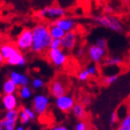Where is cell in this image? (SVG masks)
Listing matches in <instances>:
<instances>
[{
  "label": "cell",
  "mask_w": 130,
  "mask_h": 130,
  "mask_svg": "<svg viewBox=\"0 0 130 130\" xmlns=\"http://www.w3.org/2000/svg\"><path fill=\"white\" fill-rule=\"evenodd\" d=\"M34 34V44L32 50L34 53L42 54L50 48V45L53 38L49 32L48 24L40 22L32 28Z\"/></svg>",
  "instance_id": "obj_1"
},
{
  "label": "cell",
  "mask_w": 130,
  "mask_h": 130,
  "mask_svg": "<svg viewBox=\"0 0 130 130\" xmlns=\"http://www.w3.org/2000/svg\"><path fill=\"white\" fill-rule=\"evenodd\" d=\"M93 22L99 25H101L103 27H106L110 30L116 32H123V25L120 22V20L112 15H100V16H94L92 18Z\"/></svg>",
  "instance_id": "obj_2"
},
{
  "label": "cell",
  "mask_w": 130,
  "mask_h": 130,
  "mask_svg": "<svg viewBox=\"0 0 130 130\" xmlns=\"http://www.w3.org/2000/svg\"><path fill=\"white\" fill-rule=\"evenodd\" d=\"M66 14V11L63 8L57 5L49 6L46 8L39 9L35 12V16L38 19L42 20H51L52 22H54L56 20H59L60 18H63Z\"/></svg>",
  "instance_id": "obj_3"
},
{
  "label": "cell",
  "mask_w": 130,
  "mask_h": 130,
  "mask_svg": "<svg viewBox=\"0 0 130 130\" xmlns=\"http://www.w3.org/2000/svg\"><path fill=\"white\" fill-rule=\"evenodd\" d=\"M15 45L21 51H28L32 49L34 44V34L32 29L24 28L21 31L19 35H17Z\"/></svg>",
  "instance_id": "obj_4"
},
{
  "label": "cell",
  "mask_w": 130,
  "mask_h": 130,
  "mask_svg": "<svg viewBox=\"0 0 130 130\" xmlns=\"http://www.w3.org/2000/svg\"><path fill=\"white\" fill-rule=\"evenodd\" d=\"M68 89H69L68 81L62 76L56 77L49 83L48 91L50 95L56 100L64 95H67Z\"/></svg>",
  "instance_id": "obj_5"
},
{
  "label": "cell",
  "mask_w": 130,
  "mask_h": 130,
  "mask_svg": "<svg viewBox=\"0 0 130 130\" xmlns=\"http://www.w3.org/2000/svg\"><path fill=\"white\" fill-rule=\"evenodd\" d=\"M46 59L53 66L57 68L63 67L68 60V57L63 49H48L46 52Z\"/></svg>",
  "instance_id": "obj_6"
},
{
  "label": "cell",
  "mask_w": 130,
  "mask_h": 130,
  "mask_svg": "<svg viewBox=\"0 0 130 130\" xmlns=\"http://www.w3.org/2000/svg\"><path fill=\"white\" fill-rule=\"evenodd\" d=\"M32 110L38 115H43L46 112L49 107V98L44 94L35 96L32 100Z\"/></svg>",
  "instance_id": "obj_7"
},
{
  "label": "cell",
  "mask_w": 130,
  "mask_h": 130,
  "mask_svg": "<svg viewBox=\"0 0 130 130\" xmlns=\"http://www.w3.org/2000/svg\"><path fill=\"white\" fill-rule=\"evenodd\" d=\"M87 55H88L89 60L93 63H95V64L101 63L103 61V60L107 57L106 56L107 55V50L98 46L97 45H91L87 48Z\"/></svg>",
  "instance_id": "obj_8"
},
{
  "label": "cell",
  "mask_w": 130,
  "mask_h": 130,
  "mask_svg": "<svg viewBox=\"0 0 130 130\" xmlns=\"http://www.w3.org/2000/svg\"><path fill=\"white\" fill-rule=\"evenodd\" d=\"M55 105L58 110H60L62 112H69L72 111L73 106L75 105V101L73 96L64 95L62 97L59 98L55 101Z\"/></svg>",
  "instance_id": "obj_9"
},
{
  "label": "cell",
  "mask_w": 130,
  "mask_h": 130,
  "mask_svg": "<svg viewBox=\"0 0 130 130\" xmlns=\"http://www.w3.org/2000/svg\"><path fill=\"white\" fill-rule=\"evenodd\" d=\"M61 42V49L64 51H71L73 50L77 43V34L76 31H71L65 34V35L60 39Z\"/></svg>",
  "instance_id": "obj_10"
},
{
  "label": "cell",
  "mask_w": 130,
  "mask_h": 130,
  "mask_svg": "<svg viewBox=\"0 0 130 130\" xmlns=\"http://www.w3.org/2000/svg\"><path fill=\"white\" fill-rule=\"evenodd\" d=\"M22 52L18 47L16 46L15 43H10V42H7L1 45L0 46V55H2L5 60H8L11 57H13L14 55L17 53Z\"/></svg>",
  "instance_id": "obj_11"
},
{
  "label": "cell",
  "mask_w": 130,
  "mask_h": 130,
  "mask_svg": "<svg viewBox=\"0 0 130 130\" xmlns=\"http://www.w3.org/2000/svg\"><path fill=\"white\" fill-rule=\"evenodd\" d=\"M2 106L5 111H12V110H17L19 101H18V97L16 94L12 95H3L2 97Z\"/></svg>",
  "instance_id": "obj_12"
},
{
  "label": "cell",
  "mask_w": 130,
  "mask_h": 130,
  "mask_svg": "<svg viewBox=\"0 0 130 130\" xmlns=\"http://www.w3.org/2000/svg\"><path fill=\"white\" fill-rule=\"evenodd\" d=\"M55 25H57L58 27H60V29H62L65 32H71L73 31L76 26L75 21L72 18H67V17H63L59 20H56L54 22H52Z\"/></svg>",
  "instance_id": "obj_13"
},
{
  "label": "cell",
  "mask_w": 130,
  "mask_h": 130,
  "mask_svg": "<svg viewBox=\"0 0 130 130\" xmlns=\"http://www.w3.org/2000/svg\"><path fill=\"white\" fill-rule=\"evenodd\" d=\"M8 78L12 80L19 87L28 86L29 83H30V79L26 74H22V73H20L18 72H11L9 73Z\"/></svg>",
  "instance_id": "obj_14"
},
{
  "label": "cell",
  "mask_w": 130,
  "mask_h": 130,
  "mask_svg": "<svg viewBox=\"0 0 130 130\" xmlns=\"http://www.w3.org/2000/svg\"><path fill=\"white\" fill-rule=\"evenodd\" d=\"M19 90V87L9 78L6 79L2 87V91L4 95H12Z\"/></svg>",
  "instance_id": "obj_15"
},
{
  "label": "cell",
  "mask_w": 130,
  "mask_h": 130,
  "mask_svg": "<svg viewBox=\"0 0 130 130\" xmlns=\"http://www.w3.org/2000/svg\"><path fill=\"white\" fill-rule=\"evenodd\" d=\"M6 63L10 66H23L26 64V58L23 56L22 52H19L8 60H6Z\"/></svg>",
  "instance_id": "obj_16"
},
{
  "label": "cell",
  "mask_w": 130,
  "mask_h": 130,
  "mask_svg": "<svg viewBox=\"0 0 130 130\" xmlns=\"http://www.w3.org/2000/svg\"><path fill=\"white\" fill-rule=\"evenodd\" d=\"M72 112H73V116L75 117V118H77V119H79L80 121H83L86 118V116H87L85 106L82 103H79V102L75 103V105L73 106Z\"/></svg>",
  "instance_id": "obj_17"
},
{
  "label": "cell",
  "mask_w": 130,
  "mask_h": 130,
  "mask_svg": "<svg viewBox=\"0 0 130 130\" xmlns=\"http://www.w3.org/2000/svg\"><path fill=\"white\" fill-rule=\"evenodd\" d=\"M123 63V59L118 56H107L101 62L104 67H112V66H118Z\"/></svg>",
  "instance_id": "obj_18"
},
{
  "label": "cell",
  "mask_w": 130,
  "mask_h": 130,
  "mask_svg": "<svg viewBox=\"0 0 130 130\" xmlns=\"http://www.w3.org/2000/svg\"><path fill=\"white\" fill-rule=\"evenodd\" d=\"M48 28L50 35H51V37L53 39H61L65 35V34H66L62 29L58 27L57 25H55L52 22H50L48 23Z\"/></svg>",
  "instance_id": "obj_19"
},
{
  "label": "cell",
  "mask_w": 130,
  "mask_h": 130,
  "mask_svg": "<svg viewBox=\"0 0 130 130\" xmlns=\"http://www.w3.org/2000/svg\"><path fill=\"white\" fill-rule=\"evenodd\" d=\"M32 89L29 86H25V87H19V90H18V94H19V97L22 99V100H28L32 97Z\"/></svg>",
  "instance_id": "obj_20"
},
{
  "label": "cell",
  "mask_w": 130,
  "mask_h": 130,
  "mask_svg": "<svg viewBox=\"0 0 130 130\" xmlns=\"http://www.w3.org/2000/svg\"><path fill=\"white\" fill-rule=\"evenodd\" d=\"M19 115H20V110H12V111H6L3 119L17 122L19 120Z\"/></svg>",
  "instance_id": "obj_21"
},
{
  "label": "cell",
  "mask_w": 130,
  "mask_h": 130,
  "mask_svg": "<svg viewBox=\"0 0 130 130\" xmlns=\"http://www.w3.org/2000/svg\"><path fill=\"white\" fill-rule=\"evenodd\" d=\"M0 126L4 128V130H16L17 122L2 119L0 121Z\"/></svg>",
  "instance_id": "obj_22"
},
{
  "label": "cell",
  "mask_w": 130,
  "mask_h": 130,
  "mask_svg": "<svg viewBox=\"0 0 130 130\" xmlns=\"http://www.w3.org/2000/svg\"><path fill=\"white\" fill-rule=\"evenodd\" d=\"M118 78H119V75H118L117 73H115V74H111V75H107L102 79V83L104 86H107V87H108V86H111V85H112L113 83H115V82L118 80Z\"/></svg>",
  "instance_id": "obj_23"
},
{
  "label": "cell",
  "mask_w": 130,
  "mask_h": 130,
  "mask_svg": "<svg viewBox=\"0 0 130 130\" xmlns=\"http://www.w3.org/2000/svg\"><path fill=\"white\" fill-rule=\"evenodd\" d=\"M19 121L21 123V125H27L28 123L30 122L31 119L29 118L27 114L25 113L24 111H22V109H20V115H19Z\"/></svg>",
  "instance_id": "obj_24"
},
{
  "label": "cell",
  "mask_w": 130,
  "mask_h": 130,
  "mask_svg": "<svg viewBox=\"0 0 130 130\" xmlns=\"http://www.w3.org/2000/svg\"><path fill=\"white\" fill-rule=\"evenodd\" d=\"M89 77H90L89 73L87 72V69H84V70L80 71V72L77 73V79H78L79 81H81V82L87 81Z\"/></svg>",
  "instance_id": "obj_25"
},
{
  "label": "cell",
  "mask_w": 130,
  "mask_h": 130,
  "mask_svg": "<svg viewBox=\"0 0 130 130\" xmlns=\"http://www.w3.org/2000/svg\"><path fill=\"white\" fill-rule=\"evenodd\" d=\"M32 86L35 89H40L45 86V83H44L43 79L38 78V77H35V78L32 79Z\"/></svg>",
  "instance_id": "obj_26"
},
{
  "label": "cell",
  "mask_w": 130,
  "mask_h": 130,
  "mask_svg": "<svg viewBox=\"0 0 130 130\" xmlns=\"http://www.w3.org/2000/svg\"><path fill=\"white\" fill-rule=\"evenodd\" d=\"M21 109L24 111L25 113L27 114L31 120H32V121H34V120H35V118H36V113H35V111H34L32 109L29 108V107H26V106H22Z\"/></svg>",
  "instance_id": "obj_27"
},
{
  "label": "cell",
  "mask_w": 130,
  "mask_h": 130,
  "mask_svg": "<svg viewBox=\"0 0 130 130\" xmlns=\"http://www.w3.org/2000/svg\"><path fill=\"white\" fill-rule=\"evenodd\" d=\"M86 69H87V72L89 73L90 77H91V76H92V77H93V76H97L98 73H99V69H98L97 65H96L95 63L88 65V66H87Z\"/></svg>",
  "instance_id": "obj_28"
},
{
  "label": "cell",
  "mask_w": 130,
  "mask_h": 130,
  "mask_svg": "<svg viewBox=\"0 0 130 130\" xmlns=\"http://www.w3.org/2000/svg\"><path fill=\"white\" fill-rule=\"evenodd\" d=\"M95 45H97L98 46H100V47H101L103 49H106V50H107V47H108L107 40L105 38H99V39H97Z\"/></svg>",
  "instance_id": "obj_29"
},
{
  "label": "cell",
  "mask_w": 130,
  "mask_h": 130,
  "mask_svg": "<svg viewBox=\"0 0 130 130\" xmlns=\"http://www.w3.org/2000/svg\"><path fill=\"white\" fill-rule=\"evenodd\" d=\"M74 130H87V124L86 121H79L74 126Z\"/></svg>",
  "instance_id": "obj_30"
},
{
  "label": "cell",
  "mask_w": 130,
  "mask_h": 130,
  "mask_svg": "<svg viewBox=\"0 0 130 130\" xmlns=\"http://www.w3.org/2000/svg\"><path fill=\"white\" fill-rule=\"evenodd\" d=\"M59 48H61V42H60V39H53L49 49H59Z\"/></svg>",
  "instance_id": "obj_31"
},
{
  "label": "cell",
  "mask_w": 130,
  "mask_h": 130,
  "mask_svg": "<svg viewBox=\"0 0 130 130\" xmlns=\"http://www.w3.org/2000/svg\"><path fill=\"white\" fill-rule=\"evenodd\" d=\"M120 125H124V126H128V127H130V110L127 115L120 122Z\"/></svg>",
  "instance_id": "obj_32"
},
{
  "label": "cell",
  "mask_w": 130,
  "mask_h": 130,
  "mask_svg": "<svg viewBox=\"0 0 130 130\" xmlns=\"http://www.w3.org/2000/svg\"><path fill=\"white\" fill-rule=\"evenodd\" d=\"M118 121H119V116H118L117 111H115L111 114V117H110V122H111V124H116Z\"/></svg>",
  "instance_id": "obj_33"
},
{
  "label": "cell",
  "mask_w": 130,
  "mask_h": 130,
  "mask_svg": "<svg viewBox=\"0 0 130 130\" xmlns=\"http://www.w3.org/2000/svg\"><path fill=\"white\" fill-rule=\"evenodd\" d=\"M85 54H86V49L83 47V46H80V47H78L77 48V51H76V56L78 58H83L85 56Z\"/></svg>",
  "instance_id": "obj_34"
},
{
  "label": "cell",
  "mask_w": 130,
  "mask_h": 130,
  "mask_svg": "<svg viewBox=\"0 0 130 130\" xmlns=\"http://www.w3.org/2000/svg\"><path fill=\"white\" fill-rule=\"evenodd\" d=\"M103 11H104L105 15H111V14L113 13V8H111V6H106L103 8Z\"/></svg>",
  "instance_id": "obj_35"
},
{
  "label": "cell",
  "mask_w": 130,
  "mask_h": 130,
  "mask_svg": "<svg viewBox=\"0 0 130 130\" xmlns=\"http://www.w3.org/2000/svg\"><path fill=\"white\" fill-rule=\"evenodd\" d=\"M90 102H91V100H90L89 98H84V99H83V100H82V104H83L85 107L89 105Z\"/></svg>",
  "instance_id": "obj_36"
},
{
  "label": "cell",
  "mask_w": 130,
  "mask_h": 130,
  "mask_svg": "<svg viewBox=\"0 0 130 130\" xmlns=\"http://www.w3.org/2000/svg\"><path fill=\"white\" fill-rule=\"evenodd\" d=\"M51 130H69L65 125H56Z\"/></svg>",
  "instance_id": "obj_37"
},
{
  "label": "cell",
  "mask_w": 130,
  "mask_h": 130,
  "mask_svg": "<svg viewBox=\"0 0 130 130\" xmlns=\"http://www.w3.org/2000/svg\"><path fill=\"white\" fill-rule=\"evenodd\" d=\"M116 130H130V127H128V126H124V125H120L119 126L117 127Z\"/></svg>",
  "instance_id": "obj_38"
},
{
  "label": "cell",
  "mask_w": 130,
  "mask_h": 130,
  "mask_svg": "<svg viewBox=\"0 0 130 130\" xmlns=\"http://www.w3.org/2000/svg\"><path fill=\"white\" fill-rule=\"evenodd\" d=\"M16 130H25V128L23 127V125H18Z\"/></svg>",
  "instance_id": "obj_39"
}]
</instances>
